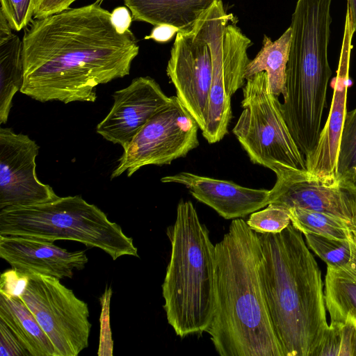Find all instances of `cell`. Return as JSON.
<instances>
[{
    "mask_svg": "<svg viewBox=\"0 0 356 356\" xmlns=\"http://www.w3.org/2000/svg\"><path fill=\"white\" fill-rule=\"evenodd\" d=\"M12 28L3 13L0 10V43L13 35Z\"/></svg>",
    "mask_w": 356,
    "mask_h": 356,
    "instance_id": "33",
    "label": "cell"
},
{
    "mask_svg": "<svg viewBox=\"0 0 356 356\" xmlns=\"http://www.w3.org/2000/svg\"><path fill=\"white\" fill-rule=\"evenodd\" d=\"M317 356H356V327L330 322Z\"/></svg>",
    "mask_w": 356,
    "mask_h": 356,
    "instance_id": "24",
    "label": "cell"
},
{
    "mask_svg": "<svg viewBox=\"0 0 356 356\" xmlns=\"http://www.w3.org/2000/svg\"><path fill=\"white\" fill-rule=\"evenodd\" d=\"M356 108L347 111L343 126L337 160V179L356 182Z\"/></svg>",
    "mask_w": 356,
    "mask_h": 356,
    "instance_id": "25",
    "label": "cell"
},
{
    "mask_svg": "<svg viewBox=\"0 0 356 356\" xmlns=\"http://www.w3.org/2000/svg\"><path fill=\"white\" fill-rule=\"evenodd\" d=\"M246 222L259 234L279 233L291 223L289 210L273 204L252 213Z\"/></svg>",
    "mask_w": 356,
    "mask_h": 356,
    "instance_id": "26",
    "label": "cell"
},
{
    "mask_svg": "<svg viewBox=\"0 0 356 356\" xmlns=\"http://www.w3.org/2000/svg\"><path fill=\"white\" fill-rule=\"evenodd\" d=\"M0 320L13 332L31 356H56L54 347L19 297L0 293Z\"/></svg>",
    "mask_w": 356,
    "mask_h": 356,
    "instance_id": "18",
    "label": "cell"
},
{
    "mask_svg": "<svg viewBox=\"0 0 356 356\" xmlns=\"http://www.w3.org/2000/svg\"><path fill=\"white\" fill-rule=\"evenodd\" d=\"M0 257L25 275L39 274L61 280L88 261L83 250L68 251L54 242L36 238L0 235Z\"/></svg>",
    "mask_w": 356,
    "mask_h": 356,
    "instance_id": "14",
    "label": "cell"
},
{
    "mask_svg": "<svg viewBox=\"0 0 356 356\" xmlns=\"http://www.w3.org/2000/svg\"><path fill=\"white\" fill-rule=\"evenodd\" d=\"M179 31L178 29L170 25L155 26L150 34L145 37V40H154L159 42H168Z\"/></svg>",
    "mask_w": 356,
    "mask_h": 356,
    "instance_id": "32",
    "label": "cell"
},
{
    "mask_svg": "<svg viewBox=\"0 0 356 356\" xmlns=\"http://www.w3.org/2000/svg\"><path fill=\"white\" fill-rule=\"evenodd\" d=\"M259 238V279L283 356H317L329 325L318 265L291 223Z\"/></svg>",
    "mask_w": 356,
    "mask_h": 356,
    "instance_id": "3",
    "label": "cell"
},
{
    "mask_svg": "<svg viewBox=\"0 0 356 356\" xmlns=\"http://www.w3.org/2000/svg\"><path fill=\"white\" fill-rule=\"evenodd\" d=\"M76 0H35L33 18L41 19L70 8Z\"/></svg>",
    "mask_w": 356,
    "mask_h": 356,
    "instance_id": "30",
    "label": "cell"
},
{
    "mask_svg": "<svg viewBox=\"0 0 356 356\" xmlns=\"http://www.w3.org/2000/svg\"><path fill=\"white\" fill-rule=\"evenodd\" d=\"M132 17L126 7L120 6L115 8L111 15V21L115 30L123 34L129 30Z\"/></svg>",
    "mask_w": 356,
    "mask_h": 356,
    "instance_id": "31",
    "label": "cell"
},
{
    "mask_svg": "<svg viewBox=\"0 0 356 356\" xmlns=\"http://www.w3.org/2000/svg\"><path fill=\"white\" fill-rule=\"evenodd\" d=\"M29 275L12 268L1 275L0 293L8 297H21L29 282Z\"/></svg>",
    "mask_w": 356,
    "mask_h": 356,
    "instance_id": "28",
    "label": "cell"
},
{
    "mask_svg": "<svg viewBox=\"0 0 356 356\" xmlns=\"http://www.w3.org/2000/svg\"><path fill=\"white\" fill-rule=\"evenodd\" d=\"M291 224L302 234H314L329 238L350 240V231L344 220L324 212L305 209H289Z\"/></svg>",
    "mask_w": 356,
    "mask_h": 356,
    "instance_id": "22",
    "label": "cell"
},
{
    "mask_svg": "<svg viewBox=\"0 0 356 356\" xmlns=\"http://www.w3.org/2000/svg\"><path fill=\"white\" fill-rule=\"evenodd\" d=\"M216 0H124L132 19L153 26L170 25L192 32L196 22Z\"/></svg>",
    "mask_w": 356,
    "mask_h": 356,
    "instance_id": "17",
    "label": "cell"
},
{
    "mask_svg": "<svg viewBox=\"0 0 356 356\" xmlns=\"http://www.w3.org/2000/svg\"><path fill=\"white\" fill-rule=\"evenodd\" d=\"M39 145L29 136L0 128V210L29 207L59 197L37 177Z\"/></svg>",
    "mask_w": 356,
    "mask_h": 356,
    "instance_id": "10",
    "label": "cell"
},
{
    "mask_svg": "<svg viewBox=\"0 0 356 356\" xmlns=\"http://www.w3.org/2000/svg\"><path fill=\"white\" fill-rule=\"evenodd\" d=\"M166 72L175 88L176 96L200 129L204 131L212 81V59L207 42L198 32L177 33Z\"/></svg>",
    "mask_w": 356,
    "mask_h": 356,
    "instance_id": "11",
    "label": "cell"
},
{
    "mask_svg": "<svg viewBox=\"0 0 356 356\" xmlns=\"http://www.w3.org/2000/svg\"><path fill=\"white\" fill-rule=\"evenodd\" d=\"M355 179H356V167L355 168Z\"/></svg>",
    "mask_w": 356,
    "mask_h": 356,
    "instance_id": "36",
    "label": "cell"
},
{
    "mask_svg": "<svg viewBox=\"0 0 356 356\" xmlns=\"http://www.w3.org/2000/svg\"><path fill=\"white\" fill-rule=\"evenodd\" d=\"M347 225L350 231V240L356 245V212L351 221Z\"/></svg>",
    "mask_w": 356,
    "mask_h": 356,
    "instance_id": "35",
    "label": "cell"
},
{
    "mask_svg": "<svg viewBox=\"0 0 356 356\" xmlns=\"http://www.w3.org/2000/svg\"><path fill=\"white\" fill-rule=\"evenodd\" d=\"M307 246L328 266L344 269L351 261L350 240L305 234Z\"/></svg>",
    "mask_w": 356,
    "mask_h": 356,
    "instance_id": "23",
    "label": "cell"
},
{
    "mask_svg": "<svg viewBox=\"0 0 356 356\" xmlns=\"http://www.w3.org/2000/svg\"><path fill=\"white\" fill-rule=\"evenodd\" d=\"M269 204L324 212L349 223L356 212V182L349 179L325 182L307 178L306 171H295L276 177Z\"/></svg>",
    "mask_w": 356,
    "mask_h": 356,
    "instance_id": "12",
    "label": "cell"
},
{
    "mask_svg": "<svg viewBox=\"0 0 356 356\" xmlns=\"http://www.w3.org/2000/svg\"><path fill=\"white\" fill-rule=\"evenodd\" d=\"M0 235L56 241H74L97 248L113 260L138 257L132 238L96 205L81 195L59 197L40 204L0 210Z\"/></svg>",
    "mask_w": 356,
    "mask_h": 356,
    "instance_id": "5",
    "label": "cell"
},
{
    "mask_svg": "<svg viewBox=\"0 0 356 356\" xmlns=\"http://www.w3.org/2000/svg\"><path fill=\"white\" fill-rule=\"evenodd\" d=\"M99 1H102L103 0H99Z\"/></svg>",
    "mask_w": 356,
    "mask_h": 356,
    "instance_id": "37",
    "label": "cell"
},
{
    "mask_svg": "<svg viewBox=\"0 0 356 356\" xmlns=\"http://www.w3.org/2000/svg\"><path fill=\"white\" fill-rule=\"evenodd\" d=\"M101 1L35 19L23 39L20 92L35 100L95 102L96 88L129 74L139 47Z\"/></svg>",
    "mask_w": 356,
    "mask_h": 356,
    "instance_id": "1",
    "label": "cell"
},
{
    "mask_svg": "<svg viewBox=\"0 0 356 356\" xmlns=\"http://www.w3.org/2000/svg\"><path fill=\"white\" fill-rule=\"evenodd\" d=\"M227 14L221 0H216L196 22L193 30L207 42L212 59V81L207 126L202 131L210 143L221 140L232 118L231 98L245 83L251 40Z\"/></svg>",
    "mask_w": 356,
    "mask_h": 356,
    "instance_id": "7",
    "label": "cell"
},
{
    "mask_svg": "<svg viewBox=\"0 0 356 356\" xmlns=\"http://www.w3.org/2000/svg\"><path fill=\"white\" fill-rule=\"evenodd\" d=\"M1 9L13 30L26 28L34 15L35 0H0Z\"/></svg>",
    "mask_w": 356,
    "mask_h": 356,
    "instance_id": "27",
    "label": "cell"
},
{
    "mask_svg": "<svg viewBox=\"0 0 356 356\" xmlns=\"http://www.w3.org/2000/svg\"><path fill=\"white\" fill-rule=\"evenodd\" d=\"M161 181L184 186L194 198L227 220L244 218L269 204L270 190L248 188L188 172L168 175Z\"/></svg>",
    "mask_w": 356,
    "mask_h": 356,
    "instance_id": "16",
    "label": "cell"
},
{
    "mask_svg": "<svg viewBox=\"0 0 356 356\" xmlns=\"http://www.w3.org/2000/svg\"><path fill=\"white\" fill-rule=\"evenodd\" d=\"M29 277L20 298L51 341L56 356H77L89 345L87 303L59 279L39 274Z\"/></svg>",
    "mask_w": 356,
    "mask_h": 356,
    "instance_id": "8",
    "label": "cell"
},
{
    "mask_svg": "<svg viewBox=\"0 0 356 356\" xmlns=\"http://www.w3.org/2000/svg\"><path fill=\"white\" fill-rule=\"evenodd\" d=\"M243 95V109L232 132L251 162L271 170L276 177L306 171L305 155L289 131L266 72L248 78Z\"/></svg>",
    "mask_w": 356,
    "mask_h": 356,
    "instance_id": "6",
    "label": "cell"
},
{
    "mask_svg": "<svg viewBox=\"0 0 356 356\" xmlns=\"http://www.w3.org/2000/svg\"><path fill=\"white\" fill-rule=\"evenodd\" d=\"M166 234L171 253L162 295L168 323L181 338L201 335L210 327L216 307L215 245L193 203L183 199Z\"/></svg>",
    "mask_w": 356,
    "mask_h": 356,
    "instance_id": "4",
    "label": "cell"
},
{
    "mask_svg": "<svg viewBox=\"0 0 356 356\" xmlns=\"http://www.w3.org/2000/svg\"><path fill=\"white\" fill-rule=\"evenodd\" d=\"M114 102L96 131L106 140L124 149L140 129L171 102L159 84L149 76L132 80L126 88L115 91Z\"/></svg>",
    "mask_w": 356,
    "mask_h": 356,
    "instance_id": "13",
    "label": "cell"
},
{
    "mask_svg": "<svg viewBox=\"0 0 356 356\" xmlns=\"http://www.w3.org/2000/svg\"><path fill=\"white\" fill-rule=\"evenodd\" d=\"M0 356H31L13 332L1 320Z\"/></svg>",
    "mask_w": 356,
    "mask_h": 356,
    "instance_id": "29",
    "label": "cell"
},
{
    "mask_svg": "<svg viewBox=\"0 0 356 356\" xmlns=\"http://www.w3.org/2000/svg\"><path fill=\"white\" fill-rule=\"evenodd\" d=\"M291 35L290 26L275 41L264 35L260 51L246 67L245 79L259 72H266L272 92L278 97L280 95L284 97Z\"/></svg>",
    "mask_w": 356,
    "mask_h": 356,
    "instance_id": "20",
    "label": "cell"
},
{
    "mask_svg": "<svg viewBox=\"0 0 356 356\" xmlns=\"http://www.w3.org/2000/svg\"><path fill=\"white\" fill-rule=\"evenodd\" d=\"M348 15L353 31H356V0H347V12Z\"/></svg>",
    "mask_w": 356,
    "mask_h": 356,
    "instance_id": "34",
    "label": "cell"
},
{
    "mask_svg": "<svg viewBox=\"0 0 356 356\" xmlns=\"http://www.w3.org/2000/svg\"><path fill=\"white\" fill-rule=\"evenodd\" d=\"M216 307L207 331L220 356H283L262 290L259 234L234 219L215 245Z\"/></svg>",
    "mask_w": 356,
    "mask_h": 356,
    "instance_id": "2",
    "label": "cell"
},
{
    "mask_svg": "<svg viewBox=\"0 0 356 356\" xmlns=\"http://www.w3.org/2000/svg\"><path fill=\"white\" fill-rule=\"evenodd\" d=\"M168 106L156 113L136 134L118 159L111 179L141 168L170 164L199 145V126L180 102L172 96Z\"/></svg>",
    "mask_w": 356,
    "mask_h": 356,
    "instance_id": "9",
    "label": "cell"
},
{
    "mask_svg": "<svg viewBox=\"0 0 356 356\" xmlns=\"http://www.w3.org/2000/svg\"><path fill=\"white\" fill-rule=\"evenodd\" d=\"M350 242L353 256L347 267L327 266L324 295L330 322H350L356 327V245Z\"/></svg>",
    "mask_w": 356,
    "mask_h": 356,
    "instance_id": "19",
    "label": "cell"
},
{
    "mask_svg": "<svg viewBox=\"0 0 356 356\" xmlns=\"http://www.w3.org/2000/svg\"><path fill=\"white\" fill-rule=\"evenodd\" d=\"M23 83V43L13 34L0 43V124L7 122L13 99Z\"/></svg>",
    "mask_w": 356,
    "mask_h": 356,
    "instance_id": "21",
    "label": "cell"
},
{
    "mask_svg": "<svg viewBox=\"0 0 356 356\" xmlns=\"http://www.w3.org/2000/svg\"><path fill=\"white\" fill-rule=\"evenodd\" d=\"M350 47H343L337 75L333 79V95L325 124L313 150L305 156L307 178L333 182L337 181V160L343 126L346 114L349 79Z\"/></svg>",
    "mask_w": 356,
    "mask_h": 356,
    "instance_id": "15",
    "label": "cell"
}]
</instances>
